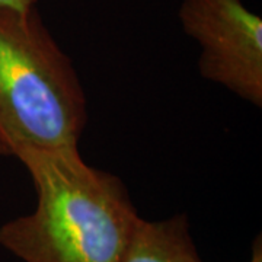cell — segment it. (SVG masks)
<instances>
[{"label": "cell", "instance_id": "obj_1", "mask_svg": "<svg viewBox=\"0 0 262 262\" xmlns=\"http://www.w3.org/2000/svg\"><path fill=\"white\" fill-rule=\"evenodd\" d=\"M19 162L37 207L0 226V246L22 262H120L140 215L121 179L79 149L29 151Z\"/></svg>", "mask_w": 262, "mask_h": 262}, {"label": "cell", "instance_id": "obj_2", "mask_svg": "<svg viewBox=\"0 0 262 262\" xmlns=\"http://www.w3.org/2000/svg\"><path fill=\"white\" fill-rule=\"evenodd\" d=\"M83 86L37 6H0V158L79 149Z\"/></svg>", "mask_w": 262, "mask_h": 262}, {"label": "cell", "instance_id": "obj_3", "mask_svg": "<svg viewBox=\"0 0 262 262\" xmlns=\"http://www.w3.org/2000/svg\"><path fill=\"white\" fill-rule=\"evenodd\" d=\"M178 18L200 46L201 76L261 108V16L244 0H181Z\"/></svg>", "mask_w": 262, "mask_h": 262}, {"label": "cell", "instance_id": "obj_4", "mask_svg": "<svg viewBox=\"0 0 262 262\" xmlns=\"http://www.w3.org/2000/svg\"><path fill=\"white\" fill-rule=\"evenodd\" d=\"M120 262H203L185 214L139 219Z\"/></svg>", "mask_w": 262, "mask_h": 262}, {"label": "cell", "instance_id": "obj_5", "mask_svg": "<svg viewBox=\"0 0 262 262\" xmlns=\"http://www.w3.org/2000/svg\"><path fill=\"white\" fill-rule=\"evenodd\" d=\"M38 0H0V6L13 8V9H31L37 6Z\"/></svg>", "mask_w": 262, "mask_h": 262}, {"label": "cell", "instance_id": "obj_6", "mask_svg": "<svg viewBox=\"0 0 262 262\" xmlns=\"http://www.w3.org/2000/svg\"><path fill=\"white\" fill-rule=\"evenodd\" d=\"M249 262H262V241L261 236H258L252 245V255Z\"/></svg>", "mask_w": 262, "mask_h": 262}]
</instances>
